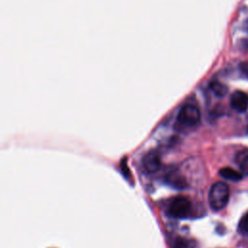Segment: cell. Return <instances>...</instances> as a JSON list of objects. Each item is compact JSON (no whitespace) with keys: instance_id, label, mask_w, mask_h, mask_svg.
<instances>
[{"instance_id":"obj_12","label":"cell","mask_w":248,"mask_h":248,"mask_svg":"<svg viewBox=\"0 0 248 248\" xmlns=\"http://www.w3.org/2000/svg\"><path fill=\"white\" fill-rule=\"evenodd\" d=\"M239 70H240V73L241 75L248 78V61H243L240 63L239 65Z\"/></svg>"},{"instance_id":"obj_3","label":"cell","mask_w":248,"mask_h":248,"mask_svg":"<svg viewBox=\"0 0 248 248\" xmlns=\"http://www.w3.org/2000/svg\"><path fill=\"white\" fill-rule=\"evenodd\" d=\"M201 119L200 109L194 105L183 106L177 115V120L180 124L185 126H194Z\"/></svg>"},{"instance_id":"obj_5","label":"cell","mask_w":248,"mask_h":248,"mask_svg":"<svg viewBox=\"0 0 248 248\" xmlns=\"http://www.w3.org/2000/svg\"><path fill=\"white\" fill-rule=\"evenodd\" d=\"M231 106L234 110L244 112L248 108V95L243 91H234L231 96Z\"/></svg>"},{"instance_id":"obj_4","label":"cell","mask_w":248,"mask_h":248,"mask_svg":"<svg viewBox=\"0 0 248 248\" xmlns=\"http://www.w3.org/2000/svg\"><path fill=\"white\" fill-rule=\"evenodd\" d=\"M141 167L147 173H154L161 168V156L158 151L147 152L141 159Z\"/></svg>"},{"instance_id":"obj_9","label":"cell","mask_w":248,"mask_h":248,"mask_svg":"<svg viewBox=\"0 0 248 248\" xmlns=\"http://www.w3.org/2000/svg\"><path fill=\"white\" fill-rule=\"evenodd\" d=\"M172 248H195V242L191 239L177 237L173 242Z\"/></svg>"},{"instance_id":"obj_6","label":"cell","mask_w":248,"mask_h":248,"mask_svg":"<svg viewBox=\"0 0 248 248\" xmlns=\"http://www.w3.org/2000/svg\"><path fill=\"white\" fill-rule=\"evenodd\" d=\"M166 182L175 189H184L187 186V181L180 173L176 171H170L166 175Z\"/></svg>"},{"instance_id":"obj_11","label":"cell","mask_w":248,"mask_h":248,"mask_svg":"<svg viewBox=\"0 0 248 248\" xmlns=\"http://www.w3.org/2000/svg\"><path fill=\"white\" fill-rule=\"evenodd\" d=\"M239 229L241 232L248 233V213H246L240 220Z\"/></svg>"},{"instance_id":"obj_8","label":"cell","mask_w":248,"mask_h":248,"mask_svg":"<svg viewBox=\"0 0 248 248\" xmlns=\"http://www.w3.org/2000/svg\"><path fill=\"white\" fill-rule=\"evenodd\" d=\"M209 87L211 89V91L218 97H223L227 94L228 92V87L220 82V81H217V80H214V81H211L210 84H209Z\"/></svg>"},{"instance_id":"obj_7","label":"cell","mask_w":248,"mask_h":248,"mask_svg":"<svg viewBox=\"0 0 248 248\" xmlns=\"http://www.w3.org/2000/svg\"><path fill=\"white\" fill-rule=\"evenodd\" d=\"M219 174L227 179V180H231V181H238L242 178V173L233 170V169H231V168H223L219 170Z\"/></svg>"},{"instance_id":"obj_2","label":"cell","mask_w":248,"mask_h":248,"mask_svg":"<svg viewBox=\"0 0 248 248\" xmlns=\"http://www.w3.org/2000/svg\"><path fill=\"white\" fill-rule=\"evenodd\" d=\"M191 210V202L184 197L172 199L167 206V214L172 218H185Z\"/></svg>"},{"instance_id":"obj_1","label":"cell","mask_w":248,"mask_h":248,"mask_svg":"<svg viewBox=\"0 0 248 248\" xmlns=\"http://www.w3.org/2000/svg\"><path fill=\"white\" fill-rule=\"evenodd\" d=\"M229 196L230 192L228 185L221 181L215 182L211 186L208 194V202L210 207L215 211L223 209L228 203Z\"/></svg>"},{"instance_id":"obj_10","label":"cell","mask_w":248,"mask_h":248,"mask_svg":"<svg viewBox=\"0 0 248 248\" xmlns=\"http://www.w3.org/2000/svg\"><path fill=\"white\" fill-rule=\"evenodd\" d=\"M237 163L242 173L248 175V152L237 155Z\"/></svg>"}]
</instances>
